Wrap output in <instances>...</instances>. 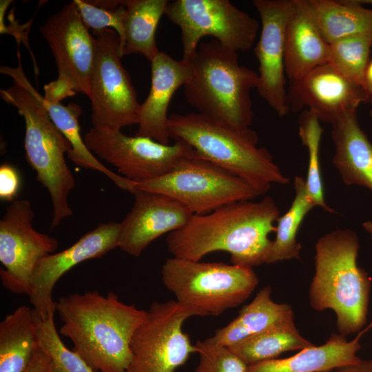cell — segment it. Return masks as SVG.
I'll list each match as a JSON object with an SVG mask.
<instances>
[{"label": "cell", "mask_w": 372, "mask_h": 372, "mask_svg": "<svg viewBox=\"0 0 372 372\" xmlns=\"http://www.w3.org/2000/svg\"><path fill=\"white\" fill-rule=\"evenodd\" d=\"M335 147L332 163L346 185L366 187L372 192V143L360 127L357 111L333 124Z\"/></svg>", "instance_id": "7402d4cb"}, {"label": "cell", "mask_w": 372, "mask_h": 372, "mask_svg": "<svg viewBox=\"0 0 372 372\" xmlns=\"http://www.w3.org/2000/svg\"><path fill=\"white\" fill-rule=\"evenodd\" d=\"M168 3L167 0H125L123 57L138 54L151 62L160 52L155 34Z\"/></svg>", "instance_id": "4316f807"}, {"label": "cell", "mask_w": 372, "mask_h": 372, "mask_svg": "<svg viewBox=\"0 0 372 372\" xmlns=\"http://www.w3.org/2000/svg\"><path fill=\"white\" fill-rule=\"evenodd\" d=\"M313 345L300 334L293 320L243 340L229 348L248 366L277 358L288 351L302 350Z\"/></svg>", "instance_id": "f1b7e54d"}, {"label": "cell", "mask_w": 372, "mask_h": 372, "mask_svg": "<svg viewBox=\"0 0 372 372\" xmlns=\"http://www.w3.org/2000/svg\"><path fill=\"white\" fill-rule=\"evenodd\" d=\"M316 114L304 110L298 119V134L308 152V171L306 187L308 194L316 206L329 213L335 210L327 205L324 198L323 183L320 163V146L323 128Z\"/></svg>", "instance_id": "4dcf8cb0"}, {"label": "cell", "mask_w": 372, "mask_h": 372, "mask_svg": "<svg viewBox=\"0 0 372 372\" xmlns=\"http://www.w3.org/2000/svg\"><path fill=\"white\" fill-rule=\"evenodd\" d=\"M326 372H333V371H326Z\"/></svg>", "instance_id": "ee69618b"}, {"label": "cell", "mask_w": 372, "mask_h": 372, "mask_svg": "<svg viewBox=\"0 0 372 372\" xmlns=\"http://www.w3.org/2000/svg\"><path fill=\"white\" fill-rule=\"evenodd\" d=\"M136 190L167 195L194 214H206L223 205L265 194L245 178L198 156L184 158L164 176L134 183Z\"/></svg>", "instance_id": "ba28073f"}, {"label": "cell", "mask_w": 372, "mask_h": 372, "mask_svg": "<svg viewBox=\"0 0 372 372\" xmlns=\"http://www.w3.org/2000/svg\"><path fill=\"white\" fill-rule=\"evenodd\" d=\"M39 30L54 57L58 76L66 79L76 92L89 96L96 40L74 1L52 15Z\"/></svg>", "instance_id": "9a60e30c"}, {"label": "cell", "mask_w": 372, "mask_h": 372, "mask_svg": "<svg viewBox=\"0 0 372 372\" xmlns=\"http://www.w3.org/2000/svg\"><path fill=\"white\" fill-rule=\"evenodd\" d=\"M307 7L324 40L372 33V8L355 0H305Z\"/></svg>", "instance_id": "d4e9b609"}, {"label": "cell", "mask_w": 372, "mask_h": 372, "mask_svg": "<svg viewBox=\"0 0 372 372\" xmlns=\"http://www.w3.org/2000/svg\"><path fill=\"white\" fill-rule=\"evenodd\" d=\"M261 21L260 37L254 48L258 61L256 90L279 116L290 111L287 103L285 68V39L294 0H254Z\"/></svg>", "instance_id": "5bb4252c"}, {"label": "cell", "mask_w": 372, "mask_h": 372, "mask_svg": "<svg viewBox=\"0 0 372 372\" xmlns=\"http://www.w3.org/2000/svg\"><path fill=\"white\" fill-rule=\"evenodd\" d=\"M287 99L290 110L307 107L320 121L331 125L367 101L362 85L341 75L328 63L289 81Z\"/></svg>", "instance_id": "e0dca14e"}, {"label": "cell", "mask_w": 372, "mask_h": 372, "mask_svg": "<svg viewBox=\"0 0 372 372\" xmlns=\"http://www.w3.org/2000/svg\"><path fill=\"white\" fill-rule=\"evenodd\" d=\"M192 313L176 300L154 302L130 344L127 372H176L197 353L183 325Z\"/></svg>", "instance_id": "8fae6325"}, {"label": "cell", "mask_w": 372, "mask_h": 372, "mask_svg": "<svg viewBox=\"0 0 372 372\" xmlns=\"http://www.w3.org/2000/svg\"><path fill=\"white\" fill-rule=\"evenodd\" d=\"M333 372H372V360H362L358 362L338 368Z\"/></svg>", "instance_id": "f35d334b"}, {"label": "cell", "mask_w": 372, "mask_h": 372, "mask_svg": "<svg viewBox=\"0 0 372 372\" xmlns=\"http://www.w3.org/2000/svg\"><path fill=\"white\" fill-rule=\"evenodd\" d=\"M371 328V322L351 341L344 335L333 333L322 345H313L293 356L260 361L247 366V372H326L355 364L360 358V340Z\"/></svg>", "instance_id": "44dd1931"}, {"label": "cell", "mask_w": 372, "mask_h": 372, "mask_svg": "<svg viewBox=\"0 0 372 372\" xmlns=\"http://www.w3.org/2000/svg\"><path fill=\"white\" fill-rule=\"evenodd\" d=\"M364 229L370 234L372 238V221L367 220L363 223Z\"/></svg>", "instance_id": "60d3db41"}, {"label": "cell", "mask_w": 372, "mask_h": 372, "mask_svg": "<svg viewBox=\"0 0 372 372\" xmlns=\"http://www.w3.org/2000/svg\"><path fill=\"white\" fill-rule=\"evenodd\" d=\"M181 32L183 58L190 59L202 38L211 36L236 52L253 46L259 30L255 18L229 0H174L165 14Z\"/></svg>", "instance_id": "30bf717a"}, {"label": "cell", "mask_w": 372, "mask_h": 372, "mask_svg": "<svg viewBox=\"0 0 372 372\" xmlns=\"http://www.w3.org/2000/svg\"><path fill=\"white\" fill-rule=\"evenodd\" d=\"M59 333L95 372H127L133 335L147 311L121 301L114 292L73 293L56 301Z\"/></svg>", "instance_id": "7a4b0ae2"}, {"label": "cell", "mask_w": 372, "mask_h": 372, "mask_svg": "<svg viewBox=\"0 0 372 372\" xmlns=\"http://www.w3.org/2000/svg\"><path fill=\"white\" fill-rule=\"evenodd\" d=\"M42 100L52 123L71 145L72 149L67 156L76 165L99 171L121 189L133 193L134 182L107 169L86 146L81 135L79 121L82 113L81 106L74 103L67 105L61 103H49L44 100L43 96Z\"/></svg>", "instance_id": "484cf974"}, {"label": "cell", "mask_w": 372, "mask_h": 372, "mask_svg": "<svg viewBox=\"0 0 372 372\" xmlns=\"http://www.w3.org/2000/svg\"><path fill=\"white\" fill-rule=\"evenodd\" d=\"M83 139L93 154L134 183L164 176L184 158L196 156L194 150L183 141L165 145L148 137L127 136L121 130L92 127Z\"/></svg>", "instance_id": "7c38bea8"}, {"label": "cell", "mask_w": 372, "mask_h": 372, "mask_svg": "<svg viewBox=\"0 0 372 372\" xmlns=\"http://www.w3.org/2000/svg\"><path fill=\"white\" fill-rule=\"evenodd\" d=\"M80 15L86 26L93 30L105 28L114 30L120 38L119 55L123 58L125 40V20L126 17L125 0L115 8H103L90 3L88 1L74 0Z\"/></svg>", "instance_id": "d6a6232c"}, {"label": "cell", "mask_w": 372, "mask_h": 372, "mask_svg": "<svg viewBox=\"0 0 372 372\" xmlns=\"http://www.w3.org/2000/svg\"><path fill=\"white\" fill-rule=\"evenodd\" d=\"M38 347L34 309L20 306L0 322V372H25Z\"/></svg>", "instance_id": "cb8c5ba5"}, {"label": "cell", "mask_w": 372, "mask_h": 372, "mask_svg": "<svg viewBox=\"0 0 372 372\" xmlns=\"http://www.w3.org/2000/svg\"><path fill=\"white\" fill-rule=\"evenodd\" d=\"M358 236L350 229H335L316 243V273L309 289L313 309H331L340 334L360 331L366 322L371 279L357 264Z\"/></svg>", "instance_id": "5b68a950"}, {"label": "cell", "mask_w": 372, "mask_h": 372, "mask_svg": "<svg viewBox=\"0 0 372 372\" xmlns=\"http://www.w3.org/2000/svg\"><path fill=\"white\" fill-rule=\"evenodd\" d=\"M25 372H50V359L39 346Z\"/></svg>", "instance_id": "74e56055"}, {"label": "cell", "mask_w": 372, "mask_h": 372, "mask_svg": "<svg viewBox=\"0 0 372 372\" xmlns=\"http://www.w3.org/2000/svg\"><path fill=\"white\" fill-rule=\"evenodd\" d=\"M271 289H261L254 300L242 307L238 316L226 326L217 329L209 339L213 342L231 347L243 340L293 320V311L287 304H279L271 298Z\"/></svg>", "instance_id": "603a6c76"}, {"label": "cell", "mask_w": 372, "mask_h": 372, "mask_svg": "<svg viewBox=\"0 0 372 372\" xmlns=\"http://www.w3.org/2000/svg\"><path fill=\"white\" fill-rule=\"evenodd\" d=\"M134 205L121 222L118 247L137 257L154 240L185 225L194 214L175 199L160 193L136 190Z\"/></svg>", "instance_id": "ac0fdd59"}, {"label": "cell", "mask_w": 372, "mask_h": 372, "mask_svg": "<svg viewBox=\"0 0 372 372\" xmlns=\"http://www.w3.org/2000/svg\"><path fill=\"white\" fill-rule=\"evenodd\" d=\"M96 54L90 79L92 127L121 130L137 125L141 104L119 55L120 38L111 28L92 31Z\"/></svg>", "instance_id": "9c48e42d"}, {"label": "cell", "mask_w": 372, "mask_h": 372, "mask_svg": "<svg viewBox=\"0 0 372 372\" xmlns=\"http://www.w3.org/2000/svg\"><path fill=\"white\" fill-rule=\"evenodd\" d=\"M370 115L372 117V110H371V112H370Z\"/></svg>", "instance_id": "7bdbcfd3"}, {"label": "cell", "mask_w": 372, "mask_h": 372, "mask_svg": "<svg viewBox=\"0 0 372 372\" xmlns=\"http://www.w3.org/2000/svg\"><path fill=\"white\" fill-rule=\"evenodd\" d=\"M362 87L366 95V102L372 104V60L369 61L365 69Z\"/></svg>", "instance_id": "ab89813d"}, {"label": "cell", "mask_w": 372, "mask_h": 372, "mask_svg": "<svg viewBox=\"0 0 372 372\" xmlns=\"http://www.w3.org/2000/svg\"><path fill=\"white\" fill-rule=\"evenodd\" d=\"M151 72L149 92L140 105L135 135L169 145L167 110L174 93L191 76L190 59L176 60L160 52L151 61Z\"/></svg>", "instance_id": "d6986e66"}, {"label": "cell", "mask_w": 372, "mask_h": 372, "mask_svg": "<svg viewBox=\"0 0 372 372\" xmlns=\"http://www.w3.org/2000/svg\"><path fill=\"white\" fill-rule=\"evenodd\" d=\"M35 320L39 346L50 359V372H95L76 352L64 344L54 318L43 320L35 312Z\"/></svg>", "instance_id": "1f68e13d"}, {"label": "cell", "mask_w": 372, "mask_h": 372, "mask_svg": "<svg viewBox=\"0 0 372 372\" xmlns=\"http://www.w3.org/2000/svg\"><path fill=\"white\" fill-rule=\"evenodd\" d=\"M195 344L199 362L194 372H247V365L229 347L209 338Z\"/></svg>", "instance_id": "836d02e7"}, {"label": "cell", "mask_w": 372, "mask_h": 372, "mask_svg": "<svg viewBox=\"0 0 372 372\" xmlns=\"http://www.w3.org/2000/svg\"><path fill=\"white\" fill-rule=\"evenodd\" d=\"M168 130L171 138L189 145L196 156L245 178L265 193L272 184L289 183L269 152L257 146L258 136L251 129L239 131L201 114L189 113L170 115Z\"/></svg>", "instance_id": "8992f818"}, {"label": "cell", "mask_w": 372, "mask_h": 372, "mask_svg": "<svg viewBox=\"0 0 372 372\" xmlns=\"http://www.w3.org/2000/svg\"><path fill=\"white\" fill-rule=\"evenodd\" d=\"M43 89L44 100L52 103H61L63 99L76 94L71 84L66 79L59 76L55 81L45 84Z\"/></svg>", "instance_id": "d590c367"}, {"label": "cell", "mask_w": 372, "mask_h": 372, "mask_svg": "<svg viewBox=\"0 0 372 372\" xmlns=\"http://www.w3.org/2000/svg\"><path fill=\"white\" fill-rule=\"evenodd\" d=\"M17 56V67L0 68V72L13 81L10 87L1 90L0 94L24 119L25 158L35 171L37 180L50 194L53 210L51 228H54L73 214L68 196L75 186V180L65 158L72 147L52 123L43 103V96L25 75L20 54Z\"/></svg>", "instance_id": "3957f363"}, {"label": "cell", "mask_w": 372, "mask_h": 372, "mask_svg": "<svg viewBox=\"0 0 372 372\" xmlns=\"http://www.w3.org/2000/svg\"><path fill=\"white\" fill-rule=\"evenodd\" d=\"M12 12V10H11V13L9 16V19H10V26L8 27L4 25H0V32L1 34L9 33L12 34L15 37L18 45L21 42H23V43L26 45L28 49L32 52L30 48L29 47L28 39V32L29 30V27L31 25V21L27 24H19L18 21L14 20V14H13Z\"/></svg>", "instance_id": "8d00e7d4"}, {"label": "cell", "mask_w": 372, "mask_h": 372, "mask_svg": "<svg viewBox=\"0 0 372 372\" xmlns=\"http://www.w3.org/2000/svg\"><path fill=\"white\" fill-rule=\"evenodd\" d=\"M192 73L183 86L187 102L198 113L239 131L251 129V91L258 74L238 62V52L216 39L200 42L190 58Z\"/></svg>", "instance_id": "277c9868"}, {"label": "cell", "mask_w": 372, "mask_h": 372, "mask_svg": "<svg viewBox=\"0 0 372 372\" xmlns=\"http://www.w3.org/2000/svg\"><path fill=\"white\" fill-rule=\"evenodd\" d=\"M371 48L372 33L340 39L329 44L328 63L349 81L362 86Z\"/></svg>", "instance_id": "f546056e"}, {"label": "cell", "mask_w": 372, "mask_h": 372, "mask_svg": "<svg viewBox=\"0 0 372 372\" xmlns=\"http://www.w3.org/2000/svg\"><path fill=\"white\" fill-rule=\"evenodd\" d=\"M329 43L311 16L305 0H294L285 32V68L289 81L328 63Z\"/></svg>", "instance_id": "ffe728a7"}, {"label": "cell", "mask_w": 372, "mask_h": 372, "mask_svg": "<svg viewBox=\"0 0 372 372\" xmlns=\"http://www.w3.org/2000/svg\"><path fill=\"white\" fill-rule=\"evenodd\" d=\"M21 179L17 170L11 165L0 167V198L3 200L13 201L20 188Z\"/></svg>", "instance_id": "e575fe53"}, {"label": "cell", "mask_w": 372, "mask_h": 372, "mask_svg": "<svg viewBox=\"0 0 372 372\" xmlns=\"http://www.w3.org/2000/svg\"><path fill=\"white\" fill-rule=\"evenodd\" d=\"M280 211L273 199L242 200L206 214H194L183 227L169 234L168 251L173 257L200 260L205 255L225 251L232 264L253 267L265 263L276 232Z\"/></svg>", "instance_id": "6da1fadb"}, {"label": "cell", "mask_w": 372, "mask_h": 372, "mask_svg": "<svg viewBox=\"0 0 372 372\" xmlns=\"http://www.w3.org/2000/svg\"><path fill=\"white\" fill-rule=\"evenodd\" d=\"M355 1L361 5L364 4H371L372 5V0H355Z\"/></svg>", "instance_id": "b9f144b4"}, {"label": "cell", "mask_w": 372, "mask_h": 372, "mask_svg": "<svg viewBox=\"0 0 372 372\" xmlns=\"http://www.w3.org/2000/svg\"><path fill=\"white\" fill-rule=\"evenodd\" d=\"M120 231V223H101L70 247L39 261L32 275L28 296L41 319L45 320L54 316L56 301L53 299V290L61 276L78 264L102 257L118 247Z\"/></svg>", "instance_id": "2e32d148"}, {"label": "cell", "mask_w": 372, "mask_h": 372, "mask_svg": "<svg viewBox=\"0 0 372 372\" xmlns=\"http://www.w3.org/2000/svg\"><path fill=\"white\" fill-rule=\"evenodd\" d=\"M165 287L192 316H218L245 301L258 278L252 267L172 257L161 269Z\"/></svg>", "instance_id": "52a82bcc"}, {"label": "cell", "mask_w": 372, "mask_h": 372, "mask_svg": "<svg viewBox=\"0 0 372 372\" xmlns=\"http://www.w3.org/2000/svg\"><path fill=\"white\" fill-rule=\"evenodd\" d=\"M294 188L295 197L292 204L277 221L276 238L265 258L266 264L300 258L301 245L297 241V233L305 216L316 205L308 194L303 177H295Z\"/></svg>", "instance_id": "83f0119b"}, {"label": "cell", "mask_w": 372, "mask_h": 372, "mask_svg": "<svg viewBox=\"0 0 372 372\" xmlns=\"http://www.w3.org/2000/svg\"><path fill=\"white\" fill-rule=\"evenodd\" d=\"M34 215L29 200H15L0 220V278L12 293L29 296L37 263L59 245L56 238L33 227Z\"/></svg>", "instance_id": "4fadbf2b"}]
</instances>
